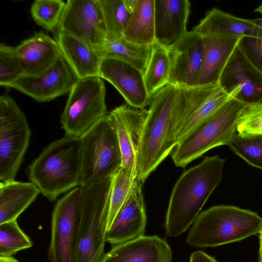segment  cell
Wrapping results in <instances>:
<instances>
[{
	"label": "cell",
	"mask_w": 262,
	"mask_h": 262,
	"mask_svg": "<svg viewBox=\"0 0 262 262\" xmlns=\"http://www.w3.org/2000/svg\"><path fill=\"white\" fill-rule=\"evenodd\" d=\"M32 246L31 240L20 229L17 220L0 224V257H12Z\"/></svg>",
	"instance_id": "32"
},
{
	"label": "cell",
	"mask_w": 262,
	"mask_h": 262,
	"mask_svg": "<svg viewBox=\"0 0 262 262\" xmlns=\"http://www.w3.org/2000/svg\"><path fill=\"white\" fill-rule=\"evenodd\" d=\"M55 40L62 55L78 79L99 76L103 57L97 49L82 40L58 31Z\"/></svg>",
	"instance_id": "22"
},
{
	"label": "cell",
	"mask_w": 262,
	"mask_h": 262,
	"mask_svg": "<svg viewBox=\"0 0 262 262\" xmlns=\"http://www.w3.org/2000/svg\"><path fill=\"white\" fill-rule=\"evenodd\" d=\"M192 30L202 37L224 34L262 39V28L250 19L240 18L216 8L210 10Z\"/></svg>",
	"instance_id": "23"
},
{
	"label": "cell",
	"mask_w": 262,
	"mask_h": 262,
	"mask_svg": "<svg viewBox=\"0 0 262 262\" xmlns=\"http://www.w3.org/2000/svg\"><path fill=\"white\" fill-rule=\"evenodd\" d=\"M102 79L94 76L78 79L60 116L65 135L81 138L107 115Z\"/></svg>",
	"instance_id": "8"
},
{
	"label": "cell",
	"mask_w": 262,
	"mask_h": 262,
	"mask_svg": "<svg viewBox=\"0 0 262 262\" xmlns=\"http://www.w3.org/2000/svg\"><path fill=\"white\" fill-rule=\"evenodd\" d=\"M24 75L15 47L0 44V85L10 88Z\"/></svg>",
	"instance_id": "35"
},
{
	"label": "cell",
	"mask_w": 262,
	"mask_h": 262,
	"mask_svg": "<svg viewBox=\"0 0 262 262\" xmlns=\"http://www.w3.org/2000/svg\"><path fill=\"white\" fill-rule=\"evenodd\" d=\"M231 97L219 86L182 124L175 136L176 145L216 113Z\"/></svg>",
	"instance_id": "29"
},
{
	"label": "cell",
	"mask_w": 262,
	"mask_h": 262,
	"mask_svg": "<svg viewBox=\"0 0 262 262\" xmlns=\"http://www.w3.org/2000/svg\"><path fill=\"white\" fill-rule=\"evenodd\" d=\"M170 67L168 48L155 42L144 73L145 86L150 97L168 84Z\"/></svg>",
	"instance_id": "28"
},
{
	"label": "cell",
	"mask_w": 262,
	"mask_h": 262,
	"mask_svg": "<svg viewBox=\"0 0 262 262\" xmlns=\"http://www.w3.org/2000/svg\"><path fill=\"white\" fill-rule=\"evenodd\" d=\"M57 31L88 43L98 51L107 36L98 0H68Z\"/></svg>",
	"instance_id": "11"
},
{
	"label": "cell",
	"mask_w": 262,
	"mask_h": 262,
	"mask_svg": "<svg viewBox=\"0 0 262 262\" xmlns=\"http://www.w3.org/2000/svg\"><path fill=\"white\" fill-rule=\"evenodd\" d=\"M155 0H140L130 18L123 37L136 44L152 46L155 36Z\"/></svg>",
	"instance_id": "26"
},
{
	"label": "cell",
	"mask_w": 262,
	"mask_h": 262,
	"mask_svg": "<svg viewBox=\"0 0 262 262\" xmlns=\"http://www.w3.org/2000/svg\"><path fill=\"white\" fill-rule=\"evenodd\" d=\"M81 208V188L78 186L59 199L52 213L50 262H73Z\"/></svg>",
	"instance_id": "10"
},
{
	"label": "cell",
	"mask_w": 262,
	"mask_h": 262,
	"mask_svg": "<svg viewBox=\"0 0 262 262\" xmlns=\"http://www.w3.org/2000/svg\"><path fill=\"white\" fill-rule=\"evenodd\" d=\"M225 160L206 156L180 176L172 191L166 212L167 236L176 237L194 223L206 202L222 181Z\"/></svg>",
	"instance_id": "1"
},
{
	"label": "cell",
	"mask_w": 262,
	"mask_h": 262,
	"mask_svg": "<svg viewBox=\"0 0 262 262\" xmlns=\"http://www.w3.org/2000/svg\"><path fill=\"white\" fill-rule=\"evenodd\" d=\"M190 8L188 0H155L156 42L169 48L186 34Z\"/></svg>",
	"instance_id": "18"
},
{
	"label": "cell",
	"mask_w": 262,
	"mask_h": 262,
	"mask_svg": "<svg viewBox=\"0 0 262 262\" xmlns=\"http://www.w3.org/2000/svg\"><path fill=\"white\" fill-rule=\"evenodd\" d=\"M259 234V247L258 251V262H262V227Z\"/></svg>",
	"instance_id": "40"
},
{
	"label": "cell",
	"mask_w": 262,
	"mask_h": 262,
	"mask_svg": "<svg viewBox=\"0 0 262 262\" xmlns=\"http://www.w3.org/2000/svg\"><path fill=\"white\" fill-rule=\"evenodd\" d=\"M172 251L160 237L143 235L115 245L101 262H171Z\"/></svg>",
	"instance_id": "20"
},
{
	"label": "cell",
	"mask_w": 262,
	"mask_h": 262,
	"mask_svg": "<svg viewBox=\"0 0 262 262\" xmlns=\"http://www.w3.org/2000/svg\"><path fill=\"white\" fill-rule=\"evenodd\" d=\"M202 38V63L192 86L219 85L223 69L237 47L241 37L220 34L203 36Z\"/></svg>",
	"instance_id": "19"
},
{
	"label": "cell",
	"mask_w": 262,
	"mask_h": 262,
	"mask_svg": "<svg viewBox=\"0 0 262 262\" xmlns=\"http://www.w3.org/2000/svg\"><path fill=\"white\" fill-rule=\"evenodd\" d=\"M219 87L211 84L200 86L178 87L172 115V140L185 120Z\"/></svg>",
	"instance_id": "25"
},
{
	"label": "cell",
	"mask_w": 262,
	"mask_h": 262,
	"mask_svg": "<svg viewBox=\"0 0 262 262\" xmlns=\"http://www.w3.org/2000/svg\"><path fill=\"white\" fill-rule=\"evenodd\" d=\"M78 79L73 69L61 54L43 72L36 75H23L10 88L37 102H46L69 93Z\"/></svg>",
	"instance_id": "13"
},
{
	"label": "cell",
	"mask_w": 262,
	"mask_h": 262,
	"mask_svg": "<svg viewBox=\"0 0 262 262\" xmlns=\"http://www.w3.org/2000/svg\"><path fill=\"white\" fill-rule=\"evenodd\" d=\"M31 130L24 113L9 95L0 97V181L15 180L29 147Z\"/></svg>",
	"instance_id": "9"
},
{
	"label": "cell",
	"mask_w": 262,
	"mask_h": 262,
	"mask_svg": "<svg viewBox=\"0 0 262 262\" xmlns=\"http://www.w3.org/2000/svg\"><path fill=\"white\" fill-rule=\"evenodd\" d=\"M39 193V189L31 182H0V224L17 220Z\"/></svg>",
	"instance_id": "24"
},
{
	"label": "cell",
	"mask_w": 262,
	"mask_h": 262,
	"mask_svg": "<svg viewBox=\"0 0 262 262\" xmlns=\"http://www.w3.org/2000/svg\"><path fill=\"white\" fill-rule=\"evenodd\" d=\"M171 67L168 84L192 86L201 68L203 57L202 37L192 30L168 48Z\"/></svg>",
	"instance_id": "17"
},
{
	"label": "cell",
	"mask_w": 262,
	"mask_h": 262,
	"mask_svg": "<svg viewBox=\"0 0 262 262\" xmlns=\"http://www.w3.org/2000/svg\"><path fill=\"white\" fill-rule=\"evenodd\" d=\"M250 20L256 26L262 28V17L250 19Z\"/></svg>",
	"instance_id": "42"
},
{
	"label": "cell",
	"mask_w": 262,
	"mask_h": 262,
	"mask_svg": "<svg viewBox=\"0 0 262 262\" xmlns=\"http://www.w3.org/2000/svg\"><path fill=\"white\" fill-rule=\"evenodd\" d=\"M99 76L112 84L130 106L143 110L149 105L151 97L145 86L144 73L134 66L104 57L100 63Z\"/></svg>",
	"instance_id": "15"
},
{
	"label": "cell",
	"mask_w": 262,
	"mask_h": 262,
	"mask_svg": "<svg viewBox=\"0 0 262 262\" xmlns=\"http://www.w3.org/2000/svg\"><path fill=\"white\" fill-rule=\"evenodd\" d=\"M152 46L134 43L122 37H106L99 52L103 58H113L125 61L144 73Z\"/></svg>",
	"instance_id": "27"
},
{
	"label": "cell",
	"mask_w": 262,
	"mask_h": 262,
	"mask_svg": "<svg viewBox=\"0 0 262 262\" xmlns=\"http://www.w3.org/2000/svg\"><path fill=\"white\" fill-rule=\"evenodd\" d=\"M81 141L80 186H90L113 176L121 166L119 141L107 115L81 137Z\"/></svg>",
	"instance_id": "7"
},
{
	"label": "cell",
	"mask_w": 262,
	"mask_h": 262,
	"mask_svg": "<svg viewBox=\"0 0 262 262\" xmlns=\"http://www.w3.org/2000/svg\"><path fill=\"white\" fill-rule=\"evenodd\" d=\"M228 145L249 165L262 169V135L243 136L236 133Z\"/></svg>",
	"instance_id": "34"
},
{
	"label": "cell",
	"mask_w": 262,
	"mask_h": 262,
	"mask_svg": "<svg viewBox=\"0 0 262 262\" xmlns=\"http://www.w3.org/2000/svg\"><path fill=\"white\" fill-rule=\"evenodd\" d=\"M262 217L251 210L232 205H217L199 213L186 238L193 247H215L256 235Z\"/></svg>",
	"instance_id": "3"
},
{
	"label": "cell",
	"mask_w": 262,
	"mask_h": 262,
	"mask_svg": "<svg viewBox=\"0 0 262 262\" xmlns=\"http://www.w3.org/2000/svg\"><path fill=\"white\" fill-rule=\"evenodd\" d=\"M255 12H258L262 14V4H260L258 7H257L255 10Z\"/></svg>",
	"instance_id": "43"
},
{
	"label": "cell",
	"mask_w": 262,
	"mask_h": 262,
	"mask_svg": "<svg viewBox=\"0 0 262 262\" xmlns=\"http://www.w3.org/2000/svg\"><path fill=\"white\" fill-rule=\"evenodd\" d=\"M0 262H19L17 259L12 257H0Z\"/></svg>",
	"instance_id": "41"
},
{
	"label": "cell",
	"mask_w": 262,
	"mask_h": 262,
	"mask_svg": "<svg viewBox=\"0 0 262 262\" xmlns=\"http://www.w3.org/2000/svg\"><path fill=\"white\" fill-rule=\"evenodd\" d=\"M148 112L146 109L133 108L123 104L107 114L119 141L121 166L130 168L137 176L142 131Z\"/></svg>",
	"instance_id": "14"
},
{
	"label": "cell",
	"mask_w": 262,
	"mask_h": 262,
	"mask_svg": "<svg viewBox=\"0 0 262 262\" xmlns=\"http://www.w3.org/2000/svg\"><path fill=\"white\" fill-rule=\"evenodd\" d=\"M219 85L246 105L262 103V72L250 62L238 45L223 69Z\"/></svg>",
	"instance_id": "12"
},
{
	"label": "cell",
	"mask_w": 262,
	"mask_h": 262,
	"mask_svg": "<svg viewBox=\"0 0 262 262\" xmlns=\"http://www.w3.org/2000/svg\"><path fill=\"white\" fill-rule=\"evenodd\" d=\"M138 176L130 168L121 166L114 175L112 185L107 230L126 201Z\"/></svg>",
	"instance_id": "30"
},
{
	"label": "cell",
	"mask_w": 262,
	"mask_h": 262,
	"mask_svg": "<svg viewBox=\"0 0 262 262\" xmlns=\"http://www.w3.org/2000/svg\"><path fill=\"white\" fill-rule=\"evenodd\" d=\"M238 46L250 62L262 72V39L241 37Z\"/></svg>",
	"instance_id": "37"
},
{
	"label": "cell",
	"mask_w": 262,
	"mask_h": 262,
	"mask_svg": "<svg viewBox=\"0 0 262 262\" xmlns=\"http://www.w3.org/2000/svg\"><path fill=\"white\" fill-rule=\"evenodd\" d=\"M246 105L231 97L216 113L178 143L170 153L177 167L184 168L210 149L228 145L236 134Z\"/></svg>",
	"instance_id": "6"
},
{
	"label": "cell",
	"mask_w": 262,
	"mask_h": 262,
	"mask_svg": "<svg viewBox=\"0 0 262 262\" xmlns=\"http://www.w3.org/2000/svg\"><path fill=\"white\" fill-rule=\"evenodd\" d=\"M26 174L51 202L80 186L81 138L64 135L50 143L28 166Z\"/></svg>",
	"instance_id": "2"
},
{
	"label": "cell",
	"mask_w": 262,
	"mask_h": 262,
	"mask_svg": "<svg viewBox=\"0 0 262 262\" xmlns=\"http://www.w3.org/2000/svg\"><path fill=\"white\" fill-rule=\"evenodd\" d=\"M127 11L132 15L137 8L140 0H123Z\"/></svg>",
	"instance_id": "39"
},
{
	"label": "cell",
	"mask_w": 262,
	"mask_h": 262,
	"mask_svg": "<svg viewBox=\"0 0 262 262\" xmlns=\"http://www.w3.org/2000/svg\"><path fill=\"white\" fill-rule=\"evenodd\" d=\"M178 87L168 84L151 97L141 134L138 177L143 183L176 146L172 115Z\"/></svg>",
	"instance_id": "4"
},
{
	"label": "cell",
	"mask_w": 262,
	"mask_h": 262,
	"mask_svg": "<svg viewBox=\"0 0 262 262\" xmlns=\"http://www.w3.org/2000/svg\"><path fill=\"white\" fill-rule=\"evenodd\" d=\"M114 175L81 188V208L73 262H101Z\"/></svg>",
	"instance_id": "5"
},
{
	"label": "cell",
	"mask_w": 262,
	"mask_h": 262,
	"mask_svg": "<svg viewBox=\"0 0 262 262\" xmlns=\"http://www.w3.org/2000/svg\"><path fill=\"white\" fill-rule=\"evenodd\" d=\"M142 184L138 177L126 201L106 231V242L115 246L144 235L146 215Z\"/></svg>",
	"instance_id": "16"
},
{
	"label": "cell",
	"mask_w": 262,
	"mask_h": 262,
	"mask_svg": "<svg viewBox=\"0 0 262 262\" xmlns=\"http://www.w3.org/2000/svg\"><path fill=\"white\" fill-rule=\"evenodd\" d=\"M189 262H217L213 257L202 251L193 252L190 256Z\"/></svg>",
	"instance_id": "38"
},
{
	"label": "cell",
	"mask_w": 262,
	"mask_h": 262,
	"mask_svg": "<svg viewBox=\"0 0 262 262\" xmlns=\"http://www.w3.org/2000/svg\"><path fill=\"white\" fill-rule=\"evenodd\" d=\"M66 3L62 0H35L30 8L32 17L39 26L53 31L58 27Z\"/></svg>",
	"instance_id": "33"
},
{
	"label": "cell",
	"mask_w": 262,
	"mask_h": 262,
	"mask_svg": "<svg viewBox=\"0 0 262 262\" xmlns=\"http://www.w3.org/2000/svg\"><path fill=\"white\" fill-rule=\"evenodd\" d=\"M236 132L243 136L262 135V103L245 106L238 119Z\"/></svg>",
	"instance_id": "36"
},
{
	"label": "cell",
	"mask_w": 262,
	"mask_h": 262,
	"mask_svg": "<svg viewBox=\"0 0 262 262\" xmlns=\"http://www.w3.org/2000/svg\"><path fill=\"white\" fill-rule=\"evenodd\" d=\"M98 2L106 29V37H123L131 16L123 0H98Z\"/></svg>",
	"instance_id": "31"
},
{
	"label": "cell",
	"mask_w": 262,
	"mask_h": 262,
	"mask_svg": "<svg viewBox=\"0 0 262 262\" xmlns=\"http://www.w3.org/2000/svg\"><path fill=\"white\" fill-rule=\"evenodd\" d=\"M15 49L24 75L27 76L43 72L61 54L57 41L43 31L36 32Z\"/></svg>",
	"instance_id": "21"
}]
</instances>
